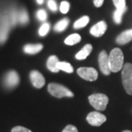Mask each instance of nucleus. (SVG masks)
Wrapping results in <instances>:
<instances>
[{"instance_id":"18","label":"nucleus","mask_w":132,"mask_h":132,"mask_svg":"<svg viewBox=\"0 0 132 132\" xmlns=\"http://www.w3.org/2000/svg\"><path fill=\"white\" fill-rule=\"evenodd\" d=\"M127 10V7H125L123 9H117L113 15V19L114 22L117 24H120L122 21V18H123V15L125 13V12Z\"/></svg>"},{"instance_id":"2","label":"nucleus","mask_w":132,"mask_h":132,"mask_svg":"<svg viewBox=\"0 0 132 132\" xmlns=\"http://www.w3.org/2000/svg\"><path fill=\"white\" fill-rule=\"evenodd\" d=\"M88 100L92 106L98 111L105 110L109 102L108 97L102 93L91 95L88 97Z\"/></svg>"},{"instance_id":"7","label":"nucleus","mask_w":132,"mask_h":132,"mask_svg":"<svg viewBox=\"0 0 132 132\" xmlns=\"http://www.w3.org/2000/svg\"><path fill=\"white\" fill-rule=\"evenodd\" d=\"M98 62L101 71L104 75H109L112 71L109 68V56L105 51H102L100 53L98 57Z\"/></svg>"},{"instance_id":"17","label":"nucleus","mask_w":132,"mask_h":132,"mask_svg":"<svg viewBox=\"0 0 132 132\" xmlns=\"http://www.w3.org/2000/svg\"><path fill=\"white\" fill-rule=\"evenodd\" d=\"M57 68L61 71H63L68 73H71L73 72V68L71 65L70 63L66 62H59L57 64Z\"/></svg>"},{"instance_id":"30","label":"nucleus","mask_w":132,"mask_h":132,"mask_svg":"<svg viewBox=\"0 0 132 132\" xmlns=\"http://www.w3.org/2000/svg\"><path fill=\"white\" fill-rule=\"evenodd\" d=\"M37 1V2H38V4L39 5H41L43 3V2H44V0H36Z\"/></svg>"},{"instance_id":"26","label":"nucleus","mask_w":132,"mask_h":132,"mask_svg":"<svg viewBox=\"0 0 132 132\" xmlns=\"http://www.w3.org/2000/svg\"><path fill=\"white\" fill-rule=\"evenodd\" d=\"M11 132H32L30 131L29 129L27 128L23 127V126H15V127L13 128Z\"/></svg>"},{"instance_id":"16","label":"nucleus","mask_w":132,"mask_h":132,"mask_svg":"<svg viewBox=\"0 0 132 132\" xmlns=\"http://www.w3.org/2000/svg\"><path fill=\"white\" fill-rule=\"evenodd\" d=\"M81 40V36L79 34H72L71 35H69L67 38L65 40V43L68 45V46H73L75 45L76 43L80 42Z\"/></svg>"},{"instance_id":"22","label":"nucleus","mask_w":132,"mask_h":132,"mask_svg":"<svg viewBox=\"0 0 132 132\" xmlns=\"http://www.w3.org/2000/svg\"><path fill=\"white\" fill-rule=\"evenodd\" d=\"M50 29V24H48V23H44L43 24L42 26L40 27V28L39 29V35L40 36H45L49 31Z\"/></svg>"},{"instance_id":"31","label":"nucleus","mask_w":132,"mask_h":132,"mask_svg":"<svg viewBox=\"0 0 132 132\" xmlns=\"http://www.w3.org/2000/svg\"><path fill=\"white\" fill-rule=\"evenodd\" d=\"M123 132H131V131H129V130H125V131H123Z\"/></svg>"},{"instance_id":"25","label":"nucleus","mask_w":132,"mask_h":132,"mask_svg":"<svg viewBox=\"0 0 132 132\" xmlns=\"http://www.w3.org/2000/svg\"><path fill=\"white\" fill-rule=\"evenodd\" d=\"M69 8H70V5L68 2H62L60 4V7L61 13L65 14L68 12Z\"/></svg>"},{"instance_id":"11","label":"nucleus","mask_w":132,"mask_h":132,"mask_svg":"<svg viewBox=\"0 0 132 132\" xmlns=\"http://www.w3.org/2000/svg\"><path fill=\"white\" fill-rule=\"evenodd\" d=\"M132 40V29L126 30L116 38V42L120 45H124L129 43Z\"/></svg>"},{"instance_id":"19","label":"nucleus","mask_w":132,"mask_h":132,"mask_svg":"<svg viewBox=\"0 0 132 132\" xmlns=\"http://www.w3.org/2000/svg\"><path fill=\"white\" fill-rule=\"evenodd\" d=\"M90 21V18L87 15L81 17V19L77 20L73 24V27L75 29H80L82 27H85L87 24Z\"/></svg>"},{"instance_id":"21","label":"nucleus","mask_w":132,"mask_h":132,"mask_svg":"<svg viewBox=\"0 0 132 132\" xmlns=\"http://www.w3.org/2000/svg\"><path fill=\"white\" fill-rule=\"evenodd\" d=\"M29 16L26 10H21L18 13V22L21 24H26L28 23Z\"/></svg>"},{"instance_id":"28","label":"nucleus","mask_w":132,"mask_h":132,"mask_svg":"<svg viewBox=\"0 0 132 132\" xmlns=\"http://www.w3.org/2000/svg\"><path fill=\"white\" fill-rule=\"evenodd\" d=\"M48 6L52 11H56L57 10V5L54 0H48Z\"/></svg>"},{"instance_id":"1","label":"nucleus","mask_w":132,"mask_h":132,"mask_svg":"<svg viewBox=\"0 0 132 132\" xmlns=\"http://www.w3.org/2000/svg\"><path fill=\"white\" fill-rule=\"evenodd\" d=\"M124 57L122 50L119 48H115L112 50L109 55V62L111 71L116 73L123 68Z\"/></svg>"},{"instance_id":"10","label":"nucleus","mask_w":132,"mask_h":132,"mask_svg":"<svg viewBox=\"0 0 132 132\" xmlns=\"http://www.w3.org/2000/svg\"><path fill=\"white\" fill-rule=\"evenodd\" d=\"M107 29V24L104 21H99L90 29V34L95 37H101L104 35Z\"/></svg>"},{"instance_id":"27","label":"nucleus","mask_w":132,"mask_h":132,"mask_svg":"<svg viewBox=\"0 0 132 132\" xmlns=\"http://www.w3.org/2000/svg\"><path fill=\"white\" fill-rule=\"evenodd\" d=\"M62 132H78V129L73 125H68Z\"/></svg>"},{"instance_id":"29","label":"nucleus","mask_w":132,"mask_h":132,"mask_svg":"<svg viewBox=\"0 0 132 132\" xmlns=\"http://www.w3.org/2000/svg\"><path fill=\"white\" fill-rule=\"evenodd\" d=\"M104 0H93V2H94V5L95 7H100L103 5Z\"/></svg>"},{"instance_id":"5","label":"nucleus","mask_w":132,"mask_h":132,"mask_svg":"<svg viewBox=\"0 0 132 132\" xmlns=\"http://www.w3.org/2000/svg\"><path fill=\"white\" fill-rule=\"evenodd\" d=\"M77 73L81 78L89 81H93L98 79V73L93 68H79L77 70Z\"/></svg>"},{"instance_id":"20","label":"nucleus","mask_w":132,"mask_h":132,"mask_svg":"<svg viewBox=\"0 0 132 132\" xmlns=\"http://www.w3.org/2000/svg\"><path fill=\"white\" fill-rule=\"evenodd\" d=\"M68 24H69V20L68 19H64L57 22L54 29L56 32H62L63 30L65 29Z\"/></svg>"},{"instance_id":"24","label":"nucleus","mask_w":132,"mask_h":132,"mask_svg":"<svg viewBox=\"0 0 132 132\" xmlns=\"http://www.w3.org/2000/svg\"><path fill=\"white\" fill-rule=\"evenodd\" d=\"M37 18L41 21H44L47 19V14L46 12L44 10H39L37 12Z\"/></svg>"},{"instance_id":"12","label":"nucleus","mask_w":132,"mask_h":132,"mask_svg":"<svg viewBox=\"0 0 132 132\" xmlns=\"http://www.w3.org/2000/svg\"><path fill=\"white\" fill-rule=\"evenodd\" d=\"M92 50H93L92 45L91 44H87L82 48V49H81L80 51L76 54V58L77 60H85L90 55Z\"/></svg>"},{"instance_id":"4","label":"nucleus","mask_w":132,"mask_h":132,"mask_svg":"<svg viewBox=\"0 0 132 132\" xmlns=\"http://www.w3.org/2000/svg\"><path fill=\"white\" fill-rule=\"evenodd\" d=\"M48 91L52 95L56 98L73 96V93L69 89H68L63 85L56 83H50L48 86Z\"/></svg>"},{"instance_id":"23","label":"nucleus","mask_w":132,"mask_h":132,"mask_svg":"<svg viewBox=\"0 0 132 132\" xmlns=\"http://www.w3.org/2000/svg\"><path fill=\"white\" fill-rule=\"evenodd\" d=\"M113 3L117 9H123L126 7V0H113Z\"/></svg>"},{"instance_id":"13","label":"nucleus","mask_w":132,"mask_h":132,"mask_svg":"<svg viewBox=\"0 0 132 132\" xmlns=\"http://www.w3.org/2000/svg\"><path fill=\"white\" fill-rule=\"evenodd\" d=\"M42 44L38 43V44H27L26 46H24V52L26 54H37L38 52H40L43 49Z\"/></svg>"},{"instance_id":"6","label":"nucleus","mask_w":132,"mask_h":132,"mask_svg":"<svg viewBox=\"0 0 132 132\" xmlns=\"http://www.w3.org/2000/svg\"><path fill=\"white\" fill-rule=\"evenodd\" d=\"M106 120V117L98 112H92L87 116V121L93 126H100Z\"/></svg>"},{"instance_id":"15","label":"nucleus","mask_w":132,"mask_h":132,"mask_svg":"<svg viewBox=\"0 0 132 132\" xmlns=\"http://www.w3.org/2000/svg\"><path fill=\"white\" fill-rule=\"evenodd\" d=\"M60 61H59L57 56L52 55L51 57H49L47 60V64H46L48 70L52 72H54V73H57L59 71V69L57 68V64Z\"/></svg>"},{"instance_id":"8","label":"nucleus","mask_w":132,"mask_h":132,"mask_svg":"<svg viewBox=\"0 0 132 132\" xmlns=\"http://www.w3.org/2000/svg\"><path fill=\"white\" fill-rule=\"evenodd\" d=\"M5 85L7 88H13L19 85V76L15 71H9L4 79Z\"/></svg>"},{"instance_id":"3","label":"nucleus","mask_w":132,"mask_h":132,"mask_svg":"<svg viewBox=\"0 0 132 132\" xmlns=\"http://www.w3.org/2000/svg\"><path fill=\"white\" fill-rule=\"evenodd\" d=\"M122 81L128 94L132 95V64L126 63L122 70Z\"/></svg>"},{"instance_id":"9","label":"nucleus","mask_w":132,"mask_h":132,"mask_svg":"<svg viewBox=\"0 0 132 132\" xmlns=\"http://www.w3.org/2000/svg\"><path fill=\"white\" fill-rule=\"evenodd\" d=\"M30 79L33 86L36 88H41L45 85V78L38 71H32L30 73Z\"/></svg>"},{"instance_id":"14","label":"nucleus","mask_w":132,"mask_h":132,"mask_svg":"<svg viewBox=\"0 0 132 132\" xmlns=\"http://www.w3.org/2000/svg\"><path fill=\"white\" fill-rule=\"evenodd\" d=\"M10 23L7 21H4L2 25H0V43H2L6 40L7 38V33L9 30V27Z\"/></svg>"}]
</instances>
